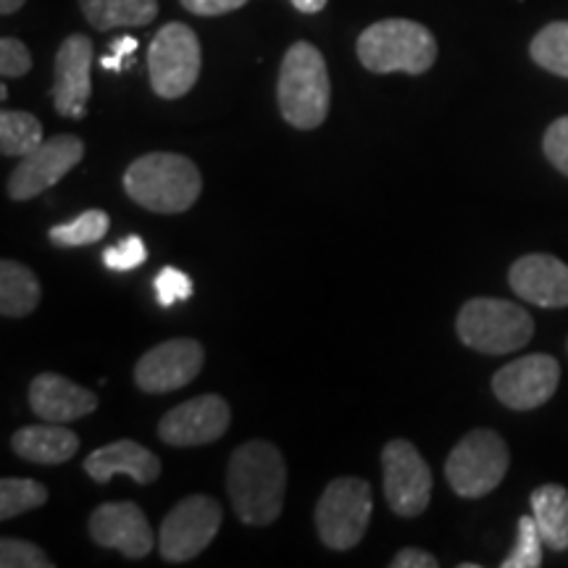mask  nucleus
<instances>
[{"mask_svg":"<svg viewBox=\"0 0 568 568\" xmlns=\"http://www.w3.org/2000/svg\"><path fill=\"white\" fill-rule=\"evenodd\" d=\"M232 508L243 524L266 527L280 518L287 489V468L282 453L264 439H251L232 453L226 471Z\"/></svg>","mask_w":568,"mask_h":568,"instance_id":"f257e3e1","label":"nucleus"},{"mask_svg":"<svg viewBox=\"0 0 568 568\" xmlns=\"http://www.w3.org/2000/svg\"><path fill=\"white\" fill-rule=\"evenodd\" d=\"M276 101L284 122L295 130H316L329 113L332 88L329 71L322 51L311 42H295L284 53L280 82H276Z\"/></svg>","mask_w":568,"mask_h":568,"instance_id":"f03ea898","label":"nucleus"},{"mask_svg":"<svg viewBox=\"0 0 568 568\" xmlns=\"http://www.w3.org/2000/svg\"><path fill=\"white\" fill-rule=\"evenodd\" d=\"M124 190L142 209L182 213L201 197L203 180L195 163L184 155L148 153L126 169Z\"/></svg>","mask_w":568,"mask_h":568,"instance_id":"7ed1b4c3","label":"nucleus"},{"mask_svg":"<svg viewBox=\"0 0 568 568\" xmlns=\"http://www.w3.org/2000/svg\"><path fill=\"white\" fill-rule=\"evenodd\" d=\"M355 53L374 74H424L437 61V40L424 24L410 19L376 21L361 32Z\"/></svg>","mask_w":568,"mask_h":568,"instance_id":"20e7f679","label":"nucleus"},{"mask_svg":"<svg viewBox=\"0 0 568 568\" xmlns=\"http://www.w3.org/2000/svg\"><path fill=\"white\" fill-rule=\"evenodd\" d=\"M456 329L466 347L487 355H506L529 343L535 335V318L527 308L510 301L474 297L458 311Z\"/></svg>","mask_w":568,"mask_h":568,"instance_id":"39448f33","label":"nucleus"},{"mask_svg":"<svg viewBox=\"0 0 568 568\" xmlns=\"http://www.w3.org/2000/svg\"><path fill=\"white\" fill-rule=\"evenodd\" d=\"M508 464L510 453L506 439L493 429H474L447 456L445 477L453 493L477 500L506 479Z\"/></svg>","mask_w":568,"mask_h":568,"instance_id":"423d86ee","label":"nucleus"},{"mask_svg":"<svg viewBox=\"0 0 568 568\" xmlns=\"http://www.w3.org/2000/svg\"><path fill=\"white\" fill-rule=\"evenodd\" d=\"M203 53L201 40L182 21H169L151 42L148 71H151L153 92L163 101H176L195 88L201 77Z\"/></svg>","mask_w":568,"mask_h":568,"instance_id":"0eeeda50","label":"nucleus"},{"mask_svg":"<svg viewBox=\"0 0 568 568\" xmlns=\"http://www.w3.org/2000/svg\"><path fill=\"white\" fill-rule=\"evenodd\" d=\"M372 521V487L358 477H339L326 485L316 503V529L326 548L351 550Z\"/></svg>","mask_w":568,"mask_h":568,"instance_id":"6e6552de","label":"nucleus"},{"mask_svg":"<svg viewBox=\"0 0 568 568\" xmlns=\"http://www.w3.org/2000/svg\"><path fill=\"white\" fill-rule=\"evenodd\" d=\"M222 506L209 495H190L161 524L159 550L169 564H184L209 548L222 529Z\"/></svg>","mask_w":568,"mask_h":568,"instance_id":"1a4fd4ad","label":"nucleus"},{"mask_svg":"<svg viewBox=\"0 0 568 568\" xmlns=\"http://www.w3.org/2000/svg\"><path fill=\"white\" fill-rule=\"evenodd\" d=\"M385 497L397 516H422L432 497V471L408 439H393L382 450Z\"/></svg>","mask_w":568,"mask_h":568,"instance_id":"9d476101","label":"nucleus"},{"mask_svg":"<svg viewBox=\"0 0 568 568\" xmlns=\"http://www.w3.org/2000/svg\"><path fill=\"white\" fill-rule=\"evenodd\" d=\"M84 145L74 134H55L38 151L24 155L9 176V195L13 201H32L59 184L82 161Z\"/></svg>","mask_w":568,"mask_h":568,"instance_id":"9b49d317","label":"nucleus"},{"mask_svg":"<svg viewBox=\"0 0 568 568\" xmlns=\"http://www.w3.org/2000/svg\"><path fill=\"white\" fill-rule=\"evenodd\" d=\"M560 382L558 361L548 353H531L510 361L493 376L495 397L510 410H535L556 395Z\"/></svg>","mask_w":568,"mask_h":568,"instance_id":"f8f14e48","label":"nucleus"},{"mask_svg":"<svg viewBox=\"0 0 568 568\" xmlns=\"http://www.w3.org/2000/svg\"><path fill=\"white\" fill-rule=\"evenodd\" d=\"M203 347L195 339H169L148 351L134 366V382L142 393H172L195 379L203 368Z\"/></svg>","mask_w":568,"mask_h":568,"instance_id":"ddd939ff","label":"nucleus"},{"mask_svg":"<svg viewBox=\"0 0 568 568\" xmlns=\"http://www.w3.org/2000/svg\"><path fill=\"white\" fill-rule=\"evenodd\" d=\"M230 403L219 395H197L169 410L159 424V437L174 447L209 445L224 437L230 429Z\"/></svg>","mask_w":568,"mask_h":568,"instance_id":"4468645a","label":"nucleus"},{"mask_svg":"<svg viewBox=\"0 0 568 568\" xmlns=\"http://www.w3.org/2000/svg\"><path fill=\"white\" fill-rule=\"evenodd\" d=\"M92 95V42L88 34H71L55 53L53 103L67 119H82Z\"/></svg>","mask_w":568,"mask_h":568,"instance_id":"2eb2a0df","label":"nucleus"},{"mask_svg":"<svg viewBox=\"0 0 568 568\" xmlns=\"http://www.w3.org/2000/svg\"><path fill=\"white\" fill-rule=\"evenodd\" d=\"M90 537L101 548L126 558H145L153 550V529L134 503H103L90 516Z\"/></svg>","mask_w":568,"mask_h":568,"instance_id":"dca6fc26","label":"nucleus"},{"mask_svg":"<svg viewBox=\"0 0 568 568\" xmlns=\"http://www.w3.org/2000/svg\"><path fill=\"white\" fill-rule=\"evenodd\" d=\"M510 290L539 308H566L568 305V266L556 255H521L508 272Z\"/></svg>","mask_w":568,"mask_h":568,"instance_id":"f3484780","label":"nucleus"},{"mask_svg":"<svg viewBox=\"0 0 568 568\" xmlns=\"http://www.w3.org/2000/svg\"><path fill=\"white\" fill-rule=\"evenodd\" d=\"M30 406L42 422L69 424L90 416L98 408V395L88 387L74 385L67 376L45 372L32 379Z\"/></svg>","mask_w":568,"mask_h":568,"instance_id":"a211bd4d","label":"nucleus"},{"mask_svg":"<svg viewBox=\"0 0 568 568\" xmlns=\"http://www.w3.org/2000/svg\"><path fill=\"white\" fill-rule=\"evenodd\" d=\"M84 471H88L98 485H105V481L119 477V474H126V477H132L138 485H151V481L159 479L161 460L155 453L138 445L134 439H119V443L92 450L90 456L84 458Z\"/></svg>","mask_w":568,"mask_h":568,"instance_id":"6ab92c4d","label":"nucleus"},{"mask_svg":"<svg viewBox=\"0 0 568 568\" xmlns=\"http://www.w3.org/2000/svg\"><path fill=\"white\" fill-rule=\"evenodd\" d=\"M11 447L19 458L30 460V464L55 466L74 458V453L80 450V437L69 432L67 426L48 422L19 429L11 437Z\"/></svg>","mask_w":568,"mask_h":568,"instance_id":"aec40b11","label":"nucleus"},{"mask_svg":"<svg viewBox=\"0 0 568 568\" xmlns=\"http://www.w3.org/2000/svg\"><path fill=\"white\" fill-rule=\"evenodd\" d=\"M531 516L550 550H568V489L542 485L531 493Z\"/></svg>","mask_w":568,"mask_h":568,"instance_id":"412c9836","label":"nucleus"},{"mask_svg":"<svg viewBox=\"0 0 568 568\" xmlns=\"http://www.w3.org/2000/svg\"><path fill=\"white\" fill-rule=\"evenodd\" d=\"M80 9L98 32H109L151 24L159 17V0H80Z\"/></svg>","mask_w":568,"mask_h":568,"instance_id":"4be33fe9","label":"nucleus"},{"mask_svg":"<svg viewBox=\"0 0 568 568\" xmlns=\"http://www.w3.org/2000/svg\"><path fill=\"white\" fill-rule=\"evenodd\" d=\"M40 303V282L19 261L0 264V314L9 318L30 316Z\"/></svg>","mask_w":568,"mask_h":568,"instance_id":"5701e85b","label":"nucleus"},{"mask_svg":"<svg viewBox=\"0 0 568 568\" xmlns=\"http://www.w3.org/2000/svg\"><path fill=\"white\" fill-rule=\"evenodd\" d=\"M45 142L42 124L27 111H3L0 113V153L24 159Z\"/></svg>","mask_w":568,"mask_h":568,"instance_id":"b1692460","label":"nucleus"},{"mask_svg":"<svg viewBox=\"0 0 568 568\" xmlns=\"http://www.w3.org/2000/svg\"><path fill=\"white\" fill-rule=\"evenodd\" d=\"M529 55L539 69L568 80V21H552L542 27L531 40Z\"/></svg>","mask_w":568,"mask_h":568,"instance_id":"393cba45","label":"nucleus"},{"mask_svg":"<svg viewBox=\"0 0 568 568\" xmlns=\"http://www.w3.org/2000/svg\"><path fill=\"white\" fill-rule=\"evenodd\" d=\"M109 213L101 209H90L67 224L53 226V230L48 232V237H51V243L59 247H82L103 240L105 234H109Z\"/></svg>","mask_w":568,"mask_h":568,"instance_id":"a878e982","label":"nucleus"},{"mask_svg":"<svg viewBox=\"0 0 568 568\" xmlns=\"http://www.w3.org/2000/svg\"><path fill=\"white\" fill-rule=\"evenodd\" d=\"M48 503L45 485L34 479L6 477L0 481V518H13Z\"/></svg>","mask_w":568,"mask_h":568,"instance_id":"bb28decb","label":"nucleus"},{"mask_svg":"<svg viewBox=\"0 0 568 568\" xmlns=\"http://www.w3.org/2000/svg\"><path fill=\"white\" fill-rule=\"evenodd\" d=\"M542 545L545 539L539 535L535 516L518 518V535L514 550L503 560V568H539L542 566Z\"/></svg>","mask_w":568,"mask_h":568,"instance_id":"cd10ccee","label":"nucleus"},{"mask_svg":"<svg viewBox=\"0 0 568 568\" xmlns=\"http://www.w3.org/2000/svg\"><path fill=\"white\" fill-rule=\"evenodd\" d=\"M0 566L3 568H51L53 560L38 545L27 539L3 537L0 539Z\"/></svg>","mask_w":568,"mask_h":568,"instance_id":"c85d7f7f","label":"nucleus"},{"mask_svg":"<svg viewBox=\"0 0 568 568\" xmlns=\"http://www.w3.org/2000/svg\"><path fill=\"white\" fill-rule=\"evenodd\" d=\"M148 258V247L138 234H132V237L122 240V243L105 247L103 251V264L111 268V272H132V268H138L145 264Z\"/></svg>","mask_w":568,"mask_h":568,"instance_id":"c756f323","label":"nucleus"},{"mask_svg":"<svg viewBox=\"0 0 568 568\" xmlns=\"http://www.w3.org/2000/svg\"><path fill=\"white\" fill-rule=\"evenodd\" d=\"M155 295H159V303L169 308V305L193 297V280L180 268L166 266L155 276Z\"/></svg>","mask_w":568,"mask_h":568,"instance_id":"7c9ffc66","label":"nucleus"},{"mask_svg":"<svg viewBox=\"0 0 568 568\" xmlns=\"http://www.w3.org/2000/svg\"><path fill=\"white\" fill-rule=\"evenodd\" d=\"M32 69V53L24 42L17 38L0 40V74L6 80H19Z\"/></svg>","mask_w":568,"mask_h":568,"instance_id":"2f4dec72","label":"nucleus"},{"mask_svg":"<svg viewBox=\"0 0 568 568\" xmlns=\"http://www.w3.org/2000/svg\"><path fill=\"white\" fill-rule=\"evenodd\" d=\"M542 151L560 174L568 176V116L556 119L542 138Z\"/></svg>","mask_w":568,"mask_h":568,"instance_id":"473e14b6","label":"nucleus"},{"mask_svg":"<svg viewBox=\"0 0 568 568\" xmlns=\"http://www.w3.org/2000/svg\"><path fill=\"white\" fill-rule=\"evenodd\" d=\"M180 3L195 17H222L243 9L247 0H180Z\"/></svg>","mask_w":568,"mask_h":568,"instance_id":"72a5a7b5","label":"nucleus"},{"mask_svg":"<svg viewBox=\"0 0 568 568\" xmlns=\"http://www.w3.org/2000/svg\"><path fill=\"white\" fill-rule=\"evenodd\" d=\"M134 53H138V40L130 38V34H124V38L111 42V53L103 55L101 67L109 71H122L124 63L130 61Z\"/></svg>","mask_w":568,"mask_h":568,"instance_id":"f704fd0d","label":"nucleus"},{"mask_svg":"<svg viewBox=\"0 0 568 568\" xmlns=\"http://www.w3.org/2000/svg\"><path fill=\"white\" fill-rule=\"evenodd\" d=\"M437 566L439 560L432 556V552L418 550V548H406L393 558V568H437Z\"/></svg>","mask_w":568,"mask_h":568,"instance_id":"c9c22d12","label":"nucleus"},{"mask_svg":"<svg viewBox=\"0 0 568 568\" xmlns=\"http://www.w3.org/2000/svg\"><path fill=\"white\" fill-rule=\"evenodd\" d=\"M290 3L303 13H318L326 6V0H290Z\"/></svg>","mask_w":568,"mask_h":568,"instance_id":"e433bc0d","label":"nucleus"},{"mask_svg":"<svg viewBox=\"0 0 568 568\" xmlns=\"http://www.w3.org/2000/svg\"><path fill=\"white\" fill-rule=\"evenodd\" d=\"M24 3L27 0H0V13H3V17H11V13H17Z\"/></svg>","mask_w":568,"mask_h":568,"instance_id":"4c0bfd02","label":"nucleus"}]
</instances>
